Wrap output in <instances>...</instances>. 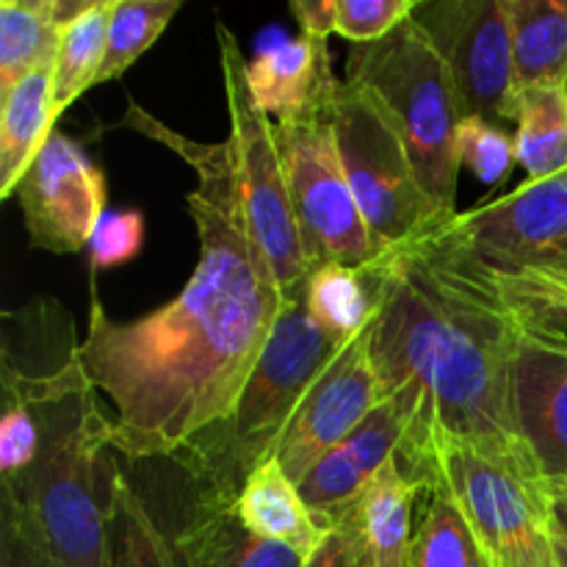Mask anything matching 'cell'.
I'll use <instances>...</instances> for the list:
<instances>
[{"label": "cell", "mask_w": 567, "mask_h": 567, "mask_svg": "<svg viewBox=\"0 0 567 567\" xmlns=\"http://www.w3.org/2000/svg\"><path fill=\"white\" fill-rule=\"evenodd\" d=\"M105 567H175L172 540L122 474L111 491Z\"/></svg>", "instance_id": "cell-28"}, {"label": "cell", "mask_w": 567, "mask_h": 567, "mask_svg": "<svg viewBox=\"0 0 567 567\" xmlns=\"http://www.w3.org/2000/svg\"><path fill=\"white\" fill-rule=\"evenodd\" d=\"M144 247V214L142 210H105L89 241V264L94 271L114 269L136 258Z\"/></svg>", "instance_id": "cell-33"}, {"label": "cell", "mask_w": 567, "mask_h": 567, "mask_svg": "<svg viewBox=\"0 0 567 567\" xmlns=\"http://www.w3.org/2000/svg\"><path fill=\"white\" fill-rule=\"evenodd\" d=\"M460 161L474 172L476 181L496 186L518 164L515 133L482 116H465L460 127Z\"/></svg>", "instance_id": "cell-30"}, {"label": "cell", "mask_w": 567, "mask_h": 567, "mask_svg": "<svg viewBox=\"0 0 567 567\" xmlns=\"http://www.w3.org/2000/svg\"><path fill=\"white\" fill-rule=\"evenodd\" d=\"M548 513L554 535L567 543V480L548 482Z\"/></svg>", "instance_id": "cell-36"}, {"label": "cell", "mask_w": 567, "mask_h": 567, "mask_svg": "<svg viewBox=\"0 0 567 567\" xmlns=\"http://www.w3.org/2000/svg\"><path fill=\"white\" fill-rule=\"evenodd\" d=\"M0 567H55L33 535L20 502L6 491L0 502Z\"/></svg>", "instance_id": "cell-34"}, {"label": "cell", "mask_w": 567, "mask_h": 567, "mask_svg": "<svg viewBox=\"0 0 567 567\" xmlns=\"http://www.w3.org/2000/svg\"><path fill=\"white\" fill-rule=\"evenodd\" d=\"M413 20L446 61L465 114L504 127L515 122L518 83L504 0H426Z\"/></svg>", "instance_id": "cell-11"}, {"label": "cell", "mask_w": 567, "mask_h": 567, "mask_svg": "<svg viewBox=\"0 0 567 567\" xmlns=\"http://www.w3.org/2000/svg\"><path fill=\"white\" fill-rule=\"evenodd\" d=\"M116 0H94L86 14L64 28L53 64V109L55 116L64 114L83 92L97 86L103 70L105 39Z\"/></svg>", "instance_id": "cell-27"}, {"label": "cell", "mask_w": 567, "mask_h": 567, "mask_svg": "<svg viewBox=\"0 0 567 567\" xmlns=\"http://www.w3.org/2000/svg\"><path fill=\"white\" fill-rule=\"evenodd\" d=\"M554 554H557V565L567 567V543L557 535H554Z\"/></svg>", "instance_id": "cell-37"}, {"label": "cell", "mask_w": 567, "mask_h": 567, "mask_svg": "<svg viewBox=\"0 0 567 567\" xmlns=\"http://www.w3.org/2000/svg\"><path fill=\"white\" fill-rule=\"evenodd\" d=\"M369 266L377 280L371 358L385 399H396L408 421L396 454L404 474L435 437H452L546 482L515 421L518 330L443 286L410 249Z\"/></svg>", "instance_id": "cell-2"}, {"label": "cell", "mask_w": 567, "mask_h": 567, "mask_svg": "<svg viewBox=\"0 0 567 567\" xmlns=\"http://www.w3.org/2000/svg\"><path fill=\"white\" fill-rule=\"evenodd\" d=\"M319 524L324 526V535L305 557L302 567H377L358 504Z\"/></svg>", "instance_id": "cell-31"}, {"label": "cell", "mask_w": 567, "mask_h": 567, "mask_svg": "<svg viewBox=\"0 0 567 567\" xmlns=\"http://www.w3.org/2000/svg\"><path fill=\"white\" fill-rule=\"evenodd\" d=\"M369 336L371 324L332 358L324 374L313 382L305 402L299 404L277 449V463L297 485L330 449H336L385 402V388L371 358Z\"/></svg>", "instance_id": "cell-13"}, {"label": "cell", "mask_w": 567, "mask_h": 567, "mask_svg": "<svg viewBox=\"0 0 567 567\" xmlns=\"http://www.w3.org/2000/svg\"><path fill=\"white\" fill-rule=\"evenodd\" d=\"M332 127L349 186L382 252L415 241L454 216L424 192L404 138L374 94L343 81Z\"/></svg>", "instance_id": "cell-8"}, {"label": "cell", "mask_w": 567, "mask_h": 567, "mask_svg": "<svg viewBox=\"0 0 567 567\" xmlns=\"http://www.w3.org/2000/svg\"><path fill=\"white\" fill-rule=\"evenodd\" d=\"M236 513L249 532L266 540L282 543L308 557L324 535V526L308 507L299 485L286 474L277 457L249 474L236 502Z\"/></svg>", "instance_id": "cell-21"}, {"label": "cell", "mask_w": 567, "mask_h": 567, "mask_svg": "<svg viewBox=\"0 0 567 567\" xmlns=\"http://www.w3.org/2000/svg\"><path fill=\"white\" fill-rule=\"evenodd\" d=\"M181 0H116L114 14L109 22V39H105L103 70L97 75L100 83H109L136 64L155 42L172 17L181 11Z\"/></svg>", "instance_id": "cell-29"}, {"label": "cell", "mask_w": 567, "mask_h": 567, "mask_svg": "<svg viewBox=\"0 0 567 567\" xmlns=\"http://www.w3.org/2000/svg\"><path fill=\"white\" fill-rule=\"evenodd\" d=\"M419 498L421 485L404 474L396 457L371 480L363 496L358 498L377 567H408L415 535L413 509Z\"/></svg>", "instance_id": "cell-23"}, {"label": "cell", "mask_w": 567, "mask_h": 567, "mask_svg": "<svg viewBox=\"0 0 567 567\" xmlns=\"http://www.w3.org/2000/svg\"><path fill=\"white\" fill-rule=\"evenodd\" d=\"M305 305L327 336L349 343L369 330L377 313L374 271L371 266H319L305 280Z\"/></svg>", "instance_id": "cell-24"}, {"label": "cell", "mask_w": 567, "mask_h": 567, "mask_svg": "<svg viewBox=\"0 0 567 567\" xmlns=\"http://www.w3.org/2000/svg\"><path fill=\"white\" fill-rule=\"evenodd\" d=\"M275 131L310 271L380 260L385 252L377 247L343 172L332 114L280 122Z\"/></svg>", "instance_id": "cell-9"}, {"label": "cell", "mask_w": 567, "mask_h": 567, "mask_svg": "<svg viewBox=\"0 0 567 567\" xmlns=\"http://www.w3.org/2000/svg\"><path fill=\"white\" fill-rule=\"evenodd\" d=\"M75 349L48 374H28L3 354V385L20 391L42 424L37 460L3 491L20 502L55 567H105L111 491L120 471L105 457L111 419L100 410L97 388Z\"/></svg>", "instance_id": "cell-3"}, {"label": "cell", "mask_w": 567, "mask_h": 567, "mask_svg": "<svg viewBox=\"0 0 567 567\" xmlns=\"http://www.w3.org/2000/svg\"><path fill=\"white\" fill-rule=\"evenodd\" d=\"M513 327L518 330L515 421L520 437L543 480H567V332Z\"/></svg>", "instance_id": "cell-15"}, {"label": "cell", "mask_w": 567, "mask_h": 567, "mask_svg": "<svg viewBox=\"0 0 567 567\" xmlns=\"http://www.w3.org/2000/svg\"><path fill=\"white\" fill-rule=\"evenodd\" d=\"M404 249L419 255L443 286L502 316L509 324L567 332V264L491 269L424 238L404 244Z\"/></svg>", "instance_id": "cell-14"}, {"label": "cell", "mask_w": 567, "mask_h": 567, "mask_svg": "<svg viewBox=\"0 0 567 567\" xmlns=\"http://www.w3.org/2000/svg\"><path fill=\"white\" fill-rule=\"evenodd\" d=\"M247 83L255 105L275 125L332 114L341 83L332 72L327 39H286L247 61Z\"/></svg>", "instance_id": "cell-17"}, {"label": "cell", "mask_w": 567, "mask_h": 567, "mask_svg": "<svg viewBox=\"0 0 567 567\" xmlns=\"http://www.w3.org/2000/svg\"><path fill=\"white\" fill-rule=\"evenodd\" d=\"M421 0H338L336 33L352 44H371L391 37L415 14Z\"/></svg>", "instance_id": "cell-32"}, {"label": "cell", "mask_w": 567, "mask_h": 567, "mask_svg": "<svg viewBox=\"0 0 567 567\" xmlns=\"http://www.w3.org/2000/svg\"><path fill=\"white\" fill-rule=\"evenodd\" d=\"M288 11L308 37L330 39L338 28V0H291Z\"/></svg>", "instance_id": "cell-35"}, {"label": "cell", "mask_w": 567, "mask_h": 567, "mask_svg": "<svg viewBox=\"0 0 567 567\" xmlns=\"http://www.w3.org/2000/svg\"><path fill=\"white\" fill-rule=\"evenodd\" d=\"M518 94L567 86V0H504Z\"/></svg>", "instance_id": "cell-22"}, {"label": "cell", "mask_w": 567, "mask_h": 567, "mask_svg": "<svg viewBox=\"0 0 567 567\" xmlns=\"http://www.w3.org/2000/svg\"><path fill=\"white\" fill-rule=\"evenodd\" d=\"M408 476L457 502L493 567H559L548 482L452 437H435Z\"/></svg>", "instance_id": "cell-6"}, {"label": "cell", "mask_w": 567, "mask_h": 567, "mask_svg": "<svg viewBox=\"0 0 567 567\" xmlns=\"http://www.w3.org/2000/svg\"><path fill=\"white\" fill-rule=\"evenodd\" d=\"M181 567H302L305 557L282 543L249 532L236 504L194 498L186 520L172 537Z\"/></svg>", "instance_id": "cell-18"}, {"label": "cell", "mask_w": 567, "mask_h": 567, "mask_svg": "<svg viewBox=\"0 0 567 567\" xmlns=\"http://www.w3.org/2000/svg\"><path fill=\"white\" fill-rule=\"evenodd\" d=\"M221 83H225L230 144L236 153L238 188L249 236L269 264L282 297L297 291L310 275L302 233L293 214L286 166L277 147L275 122L255 105L247 83V59L236 33L216 22Z\"/></svg>", "instance_id": "cell-7"}, {"label": "cell", "mask_w": 567, "mask_h": 567, "mask_svg": "<svg viewBox=\"0 0 567 567\" xmlns=\"http://www.w3.org/2000/svg\"><path fill=\"white\" fill-rule=\"evenodd\" d=\"M404 432L408 421L402 408L396 399H385L358 430L330 449L299 482V493L316 518L324 520L358 504L371 480L399 454Z\"/></svg>", "instance_id": "cell-16"}, {"label": "cell", "mask_w": 567, "mask_h": 567, "mask_svg": "<svg viewBox=\"0 0 567 567\" xmlns=\"http://www.w3.org/2000/svg\"><path fill=\"white\" fill-rule=\"evenodd\" d=\"M116 127L155 138L194 169L188 214L199 258L172 302L133 321L111 319L92 291L75 352L116 410L111 449L131 460H175L236 410L286 297L249 236L230 138L192 142L133 100Z\"/></svg>", "instance_id": "cell-1"}, {"label": "cell", "mask_w": 567, "mask_h": 567, "mask_svg": "<svg viewBox=\"0 0 567 567\" xmlns=\"http://www.w3.org/2000/svg\"><path fill=\"white\" fill-rule=\"evenodd\" d=\"M343 81L374 94L404 138L424 192L446 214H457L460 127L465 114L446 61L410 17L391 37L352 44Z\"/></svg>", "instance_id": "cell-5"}, {"label": "cell", "mask_w": 567, "mask_h": 567, "mask_svg": "<svg viewBox=\"0 0 567 567\" xmlns=\"http://www.w3.org/2000/svg\"><path fill=\"white\" fill-rule=\"evenodd\" d=\"M14 199L33 247L70 255L92 241L109 210V183L75 138L55 131L22 175Z\"/></svg>", "instance_id": "cell-12"}, {"label": "cell", "mask_w": 567, "mask_h": 567, "mask_svg": "<svg viewBox=\"0 0 567 567\" xmlns=\"http://www.w3.org/2000/svg\"><path fill=\"white\" fill-rule=\"evenodd\" d=\"M518 164L529 181L567 169V86H537L518 94L515 105Z\"/></svg>", "instance_id": "cell-26"}, {"label": "cell", "mask_w": 567, "mask_h": 567, "mask_svg": "<svg viewBox=\"0 0 567 567\" xmlns=\"http://www.w3.org/2000/svg\"><path fill=\"white\" fill-rule=\"evenodd\" d=\"M347 343L327 336L308 313L305 282L286 297L266 341L258 369L238 396L236 410L175 457L194 487V498L236 504L258 465L271 460L313 382Z\"/></svg>", "instance_id": "cell-4"}, {"label": "cell", "mask_w": 567, "mask_h": 567, "mask_svg": "<svg viewBox=\"0 0 567 567\" xmlns=\"http://www.w3.org/2000/svg\"><path fill=\"white\" fill-rule=\"evenodd\" d=\"M419 238L491 269L567 264V169L457 210Z\"/></svg>", "instance_id": "cell-10"}, {"label": "cell", "mask_w": 567, "mask_h": 567, "mask_svg": "<svg viewBox=\"0 0 567 567\" xmlns=\"http://www.w3.org/2000/svg\"><path fill=\"white\" fill-rule=\"evenodd\" d=\"M94 0H3L0 3V94L20 78L53 64L64 28Z\"/></svg>", "instance_id": "cell-20"}, {"label": "cell", "mask_w": 567, "mask_h": 567, "mask_svg": "<svg viewBox=\"0 0 567 567\" xmlns=\"http://www.w3.org/2000/svg\"><path fill=\"white\" fill-rule=\"evenodd\" d=\"M175 567H181V565H177V554H175Z\"/></svg>", "instance_id": "cell-38"}, {"label": "cell", "mask_w": 567, "mask_h": 567, "mask_svg": "<svg viewBox=\"0 0 567 567\" xmlns=\"http://www.w3.org/2000/svg\"><path fill=\"white\" fill-rule=\"evenodd\" d=\"M53 64L28 72L0 94V199L14 197L22 175L55 133Z\"/></svg>", "instance_id": "cell-19"}, {"label": "cell", "mask_w": 567, "mask_h": 567, "mask_svg": "<svg viewBox=\"0 0 567 567\" xmlns=\"http://www.w3.org/2000/svg\"><path fill=\"white\" fill-rule=\"evenodd\" d=\"M424 509L415 524L408 567H493L457 502L430 482L421 487Z\"/></svg>", "instance_id": "cell-25"}]
</instances>
